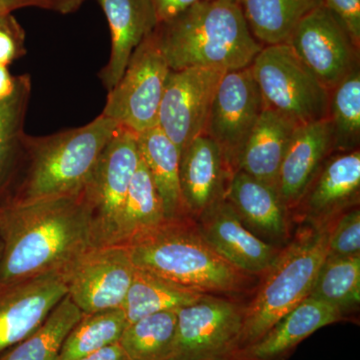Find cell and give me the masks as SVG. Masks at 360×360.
<instances>
[{
    "instance_id": "28",
    "label": "cell",
    "mask_w": 360,
    "mask_h": 360,
    "mask_svg": "<svg viewBox=\"0 0 360 360\" xmlns=\"http://www.w3.org/2000/svg\"><path fill=\"white\" fill-rule=\"evenodd\" d=\"M82 316V310L66 295L32 335L0 355V360H58L66 338Z\"/></svg>"
},
{
    "instance_id": "2",
    "label": "cell",
    "mask_w": 360,
    "mask_h": 360,
    "mask_svg": "<svg viewBox=\"0 0 360 360\" xmlns=\"http://www.w3.org/2000/svg\"><path fill=\"white\" fill-rule=\"evenodd\" d=\"M153 34L170 70H243L264 47L251 33L238 2L231 0H200L158 23Z\"/></svg>"
},
{
    "instance_id": "3",
    "label": "cell",
    "mask_w": 360,
    "mask_h": 360,
    "mask_svg": "<svg viewBox=\"0 0 360 360\" xmlns=\"http://www.w3.org/2000/svg\"><path fill=\"white\" fill-rule=\"evenodd\" d=\"M136 269L208 295H238L250 290L253 276L220 257L187 217L137 236L129 245Z\"/></svg>"
},
{
    "instance_id": "16",
    "label": "cell",
    "mask_w": 360,
    "mask_h": 360,
    "mask_svg": "<svg viewBox=\"0 0 360 360\" xmlns=\"http://www.w3.org/2000/svg\"><path fill=\"white\" fill-rule=\"evenodd\" d=\"M360 194V153H333L324 161L302 200L304 224L330 226L342 213L356 207Z\"/></svg>"
},
{
    "instance_id": "23",
    "label": "cell",
    "mask_w": 360,
    "mask_h": 360,
    "mask_svg": "<svg viewBox=\"0 0 360 360\" xmlns=\"http://www.w3.org/2000/svg\"><path fill=\"white\" fill-rule=\"evenodd\" d=\"M32 94L28 75H20L13 96L0 101V208L9 205L25 158L26 113Z\"/></svg>"
},
{
    "instance_id": "12",
    "label": "cell",
    "mask_w": 360,
    "mask_h": 360,
    "mask_svg": "<svg viewBox=\"0 0 360 360\" xmlns=\"http://www.w3.org/2000/svg\"><path fill=\"white\" fill-rule=\"evenodd\" d=\"M264 110V101L250 66L225 71L215 91L203 134L221 149L232 174Z\"/></svg>"
},
{
    "instance_id": "32",
    "label": "cell",
    "mask_w": 360,
    "mask_h": 360,
    "mask_svg": "<svg viewBox=\"0 0 360 360\" xmlns=\"http://www.w3.org/2000/svg\"><path fill=\"white\" fill-rule=\"evenodd\" d=\"M328 120L333 153L359 150L360 143V66L330 91Z\"/></svg>"
},
{
    "instance_id": "37",
    "label": "cell",
    "mask_w": 360,
    "mask_h": 360,
    "mask_svg": "<svg viewBox=\"0 0 360 360\" xmlns=\"http://www.w3.org/2000/svg\"><path fill=\"white\" fill-rule=\"evenodd\" d=\"M87 0H41V8L60 14L75 13Z\"/></svg>"
},
{
    "instance_id": "29",
    "label": "cell",
    "mask_w": 360,
    "mask_h": 360,
    "mask_svg": "<svg viewBox=\"0 0 360 360\" xmlns=\"http://www.w3.org/2000/svg\"><path fill=\"white\" fill-rule=\"evenodd\" d=\"M309 296L340 310L347 319L360 302V255H326Z\"/></svg>"
},
{
    "instance_id": "9",
    "label": "cell",
    "mask_w": 360,
    "mask_h": 360,
    "mask_svg": "<svg viewBox=\"0 0 360 360\" xmlns=\"http://www.w3.org/2000/svg\"><path fill=\"white\" fill-rule=\"evenodd\" d=\"M245 309L231 298L205 293L177 310L170 360H231L238 352Z\"/></svg>"
},
{
    "instance_id": "27",
    "label": "cell",
    "mask_w": 360,
    "mask_h": 360,
    "mask_svg": "<svg viewBox=\"0 0 360 360\" xmlns=\"http://www.w3.org/2000/svg\"><path fill=\"white\" fill-rule=\"evenodd\" d=\"M167 220L160 194L141 156L125 198L116 245H127Z\"/></svg>"
},
{
    "instance_id": "35",
    "label": "cell",
    "mask_w": 360,
    "mask_h": 360,
    "mask_svg": "<svg viewBox=\"0 0 360 360\" xmlns=\"http://www.w3.org/2000/svg\"><path fill=\"white\" fill-rule=\"evenodd\" d=\"M350 35L354 44L360 46V0H322Z\"/></svg>"
},
{
    "instance_id": "17",
    "label": "cell",
    "mask_w": 360,
    "mask_h": 360,
    "mask_svg": "<svg viewBox=\"0 0 360 360\" xmlns=\"http://www.w3.org/2000/svg\"><path fill=\"white\" fill-rule=\"evenodd\" d=\"M232 174L219 146L205 134L180 153L179 181L187 214L195 220L213 203L224 200Z\"/></svg>"
},
{
    "instance_id": "8",
    "label": "cell",
    "mask_w": 360,
    "mask_h": 360,
    "mask_svg": "<svg viewBox=\"0 0 360 360\" xmlns=\"http://www.w3.org/2000/svg\"><path fill=\"white\" fill-rule=\"evenodd\" d=\"M169 71L151 32L132 53L120 82L108 91L101 115L137 135L158 127V111Z\"/></svg>"
},
{
    "instance_id": "15",
    "label": "cell",
    "mask_w": 360,
    "mask_h": 360,
    "mask_svg": "<svg viewBox=\"0 0 360 360\" xmlns=\"http://www.w3.org/2000/svg\"><path fill=\"white\" fill-rule=\"evenodd\" d=\"M195 221L206 243L229 264L250 276L264 274L281 250L251 232L226 198L213 203Z\"/></svg>"
},
{
    "instance_id": "4",
    "label": "cell",
    "mask_w": 360,
    "mask_h": 360,
    "mask_svg": "<svg viewBox=\"0 0 360 360\" xmlns=\"http://www.w3.org/2000/svg\"><path fill=\"white\" fill-rule=\"evenodd\" d=\"M118 127L101 115L77 129L46 136L27 134L22 169L9 205L82 193Z\"/></svg>"
},
{
    "instance_id": "41",
    "label": "cell",
    "mask_w": 360,
    "mask_h": 360,
    "mask_svg": "<svg viewBox=\"0 0 360 360\" xmlns=\"http://www.w3.org/2000/svg\"><path fill=\"white\" fill-rule=\"evenodd\" d=\"M2 239L1 236H0V257H1V253H2Z\"/></svg>"
},
{
    "instance_id": "10",
    "label": "cell",
    "mask_w": 360,
    "mask_h": 360,
    "mask_svg": "<svg viewBox=\"0 0 360 360\" xmlns=\"http://www.w3.org/2000/svg\"><path fill=\"white\" fill-rule=\"evenodd\" d=\"M135 266L123 245L91 248L63 271L68 295L82 314L122 309Z\"/></svg>"
},
{
    "instance_id": "30",
    "label": "cell",
    "mask_w": 360,
    "mask_h": 360,
    "mask_svg": "<svg viewBox=\"0 0 360 360\" xmlns=\"http://www.w3.org/2000/svg\"><path fill=\"white\" fill-rule=\"evenodd\" d=\"M176 324L175 310L146 315L127 324L118 343L130 360H170Z\"/></svg>"
},
{
    "instance_id": "25",
    "label": "cell",
    "mask_w": 360,
    "mask_h": 360,
    "mask_svg": "<svg viewBox=\"0 0 360 360\" xmlns=\"http://www.w3.org/2000/svg\"><path fill=\"white\" fill-rule=\"evenodd\" d=\"M248 27L264 46L286 44L300 20L322 0H238Z\"/></svg>"
},
{
    "instance_id": "34",
    "label": "cell",
    "mask_w": 360,
    "mask_h": 360,
    "mask_svg": "<svg viewBox=\"0 0 360 360\" xmlns=\"http://www.w3.org/2000/svg\"><path fill=\"white\" fill-rule=\"evenodd\" d=\"M26 35L13 13L0 16V65L9 66L26 54Z\"/></svg>"
},
{
    "instance_id": "40",
    "label": "cell",
    "mask_w": 360,
    "mask_h": 360,
    "mask_svg": "<svg viewBox=\"0 0 360 360\" xmlns=\"http://www.w3.org/2000/svg\"><path fill=\"white\" fill-rule=\"evenodd\" d=\"M26 7L41 8V0H0V16Z\"/></svg>"
},
{
    "instance_id": "14",
    "label": "cell",
    "mask_w": 360,
    "mask_h": 360,
    "mask_svg": "<svg viewBox=\"0 0 360 360\" xmlns=\"http://www.w3.org/2000/svg\"><path fill=\"white\" fill-rule=\"evenodd\" d=\"M66 295L63 272L0 284V355L32 335Z\"/></svg>"
},
{
    "instance_id": "20",
    "label": "cell",
    "mask_w": 360,
    "mask_h": 360,
    "mask_svg": "<svg viewBox=\"0 0 360 360\" xmlns=\"http://www.w3.org/2000/svg\"><path fill=\"white\" fill-rule=\"evenodd\" d=\"M345 319L340 310L309 296L231 360H286L315 331Z\"/></svg>"
},
{
    "instance_id": "18",
    "label": "cell",
    "mask_w": 360,
    "mask_h": 360,
    "mask_svg": "<svg viewBox=\"0 0 360 360\" xmlns=\"http://www.w3.org/2000/svg\"><path fill=\"white\" fill-rule=\"evenodd\" d=\"M333 153L328 118L298 125L279 168L276 191L288 210H295L324 161Z\"/></svg>"
},
{
    "instance_id": "31",
    "label": "cell",
    "mask_w": 360,
    "mask_h": 360,
    "mask_svg": "<svg viewBox=\"0 0 360 360\" xmlns=\"http://www.w3.org/2000/svg\"><path fill=\"white\" fill-rule=\"evenodd\" d=\"M127 326L122 309L82 314L66 338L58 360H78L115 345Z\"/></svg>"
},
{
    "instance_id": "24",
    "label": "cell",
    "mask_w": 360,
    "mask_h": 360,
    "mask_svg": "<svg viewBox=\"0 0 360 360\" xmlns=\"http://www.w3.org/2000/svg\"><path fill=\"white\" fill-rule=\"evenodd\" d=\"M139 148L162 201L167 219L189 217L180 189L179 148L158 127L139 135Z\"/></svg>"
},
{
    "instance_id": "22",
    "label": "cell",
    "mask_w": 360,
    "mask_h": 360,
    "mask_svg": "<svg viewBox=\"0 0 360 360\" xmlns=\"http://www.w3.org/2000/svg\"><path fill=\"white\" fill-rule=\"evenodd\" d=\"M297 127L286 116L264 108L239 155L236 172L276 188L279 168Z\"/></svg>"
},
{
    "instance_id": "21",
    "label": "cell",
    "mask_w": 360,
    "mask_h": 360,
    "mask_svg": "<svg viewBox=\"0 0 360 360\" xmlns=\"http://www.w3.org/2000/svg\"><path fill=\"white\" fill-rule=\"evenodd\" d=\"M111 35L110 58L99 73L108 91L117 84L136 47L158 25L151 0H98Z\"/></svg>"
},
{
    "instance_id": "7",
    "label": "cell",
    "mask_w": 360,
    "mask_h": 360,
    "mask_svg": "<svg viewBox=\"0 0 360 360\" xmlns=\"http://www.w3.org/2000/svg\"><path fill=\"white\" fill-rule=\"evenodd\" d=\"M139 161V135L120 125L84 188L91 210L94 248L116 245L125 198Z\"/></svg>"
},
{
    "instance_id": "33",
    "label": "cell",
    "mask_w": 360,
    "mask_h": 360,
    "mask_svg": "<svg viewBox=\"0 0 360 360\" xmlns=\"http://www.w3.org/2000/svg\"><path fill=\"white\" fill-rule=\"evenodd\" d=\"M328 255L333 257L360 255V210L359 206L342 213L329 231Z\"/></svg>"
},
{
    "instance_id": "38",
    "label": "cell",
    "mask_w": 360,
    "mask_h": 360,
    "mask_svg": "<svg viewBox=\"0 0 360 360\" xmlns=\"http://www.w3.org/2000/svg\"><path fill=\"white\" fill-rule=\"evenodd\" d=\"M20 77H13L8 66L0 65V101L13 96L18 84Z\"/></svg>"
},
{
    "instance_id": "1",
    "label": "cell",
    "mask_w": 360,
    "mask_h": 360,
    "mask_svg": "<svg viewBox=\"0 0 360 360\" xmlns=\"http://www.w3.org/2000/svg\"><path fill=\"white\" fill-rule=\"evenodd\" d=\"M0 284L63 272L92 243L91 210L82 193L0 208Z\"/></svg>"
},
{
    "instance_id": "11",
    "label": "cell",
    "mask_w": 360,
    "mask_h": 360,
    "mask_svg": "<svg viewBox=\"0 0 360 360\" xmlns=\"http://www.w3.org/2000/svg\"><path fill=\"white\" fill-rule=\"evenodd\" d=\"M286 44L329 92L360 66L359 46L323 4L298 22Z\"/></svg>"
},
{
    "instance_id": "36",
    "label": "cell",
    "mask_w": 360,
    "mask_h": 360,
    "mask_svg": "<svg viewBox=\"0 0 360 360\" xmlns=\"http://www.w3.org/2000/svg\"><path fill=\"white\" fill-rule=\"evenodd\" d=\"M198 1L200 0H151L158 23L172 20Z\"/></svg>"
},
{
    "instance_id": "42",
    "label": "cell",
    "mask_w": 360,
    "mask_h": 360,
    "mask_svg": "<svg viewBox=\"0 0 360 360\" xmlns=\"http://www.w3.org/2000/svg\"><path fill=\"white\" fill-rule=\"evenodd\" d=\"M231 1H236V2H238V0H231Z\"/></svg>"
},
{
    "instance_id": "6",
    "label": "cell",
    "mask_w": 360,
    "mask_h": 360,
    "mask_svg": "<svg viewBox=\"0 0 360 360\" xmlns=\"http://www.w3.org/2000/svg\"><path fill=\"white\" fill-rule=\"evenodd\" d=\"M264 108L297 125L328 118L330 92L288 44L262 47L250 65Z\"/></svg>"
},
{
    "instance_id": "39",
    "label": "cell",
    "mask_w": 360,
    "mask_h": 360,
    "mask_svg": "<svg viewBox=\"0 0 360 360\" xmlns=\"http://www.w3.org/2000/svg\"><path fill=\"white\" fill-rule=\"evenodd\" d=\"M78 360H130L125 352H123L120 343L110 345V347L103 348L99 352L87 355Z\"/></svg>"
},
{
    "instance_id": "5",
    "label": "cell",
    "mask_w": 360,
    "mask_h": 360,
    "mask_svg": "<svg viewBox=\"0 0 360 360\" xmlns=\"http://www.w3.org/2000/svg\"><path fill=\"white\" fill-rule=\"evenodd\" d=\"M330 226L305 224L293 240L279 251L255 297L245 307L236 352L259 340L279 319L309 297L328 255Z\"/></svg>"
},
{
    "instance_id": "26",
    "label": "cell",
    "mask_w": 360,
    "mask_h": 360,
    "mask_svg": "<svg viewBox=\"0 0 360 360\" xmlns=\"http://www.w3.org/2000/svg\"><path fill=\"white\" fill-rule=\"evenodd\" d=\"M205 295L135 267L122 309L127 315V324H130L146 315L177 311L198 302Z\"/></svg>"
},
{
    "instance_id": "19",
    "label": "cell",
    "mask_w": 360,
    "mask_h": 360,
    "mask_svg": "<svg viewBox=\"0 0 360 360\" xmlns=\"http://www.w3.org/2000/svg\"><path fill=\"white\" fill-rule=\"evenodd\" d=\"M225 198L243 224L258 238L278 248L288 245L290 210L276 187L238 170L229 180Z\"/></svg>"
},
{
    "instance_id": "13",
    "label": "cell",
    "mask_w": 360,
    "mask_h": 360,
    "mask_svg": "<svg viewBox=\"0 0 360 360\" xmlns=\"http://www.w3.org/2000/svg\"><path fill=\"white\" fill-rule=\"evenodd\" d=\"M224 72L215 68H188L168 73L158 127L180 153L205 132L215 91Z\"/></svg>"
}]
</instances>
